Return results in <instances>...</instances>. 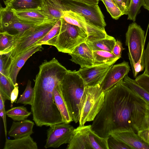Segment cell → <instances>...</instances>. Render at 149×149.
Listing matches in <instances>:
<instances>
[{"label": "cell", "instance_id": "cell-4", "mask_svg": "<svg viewBox=\"0 0 149 149\" xmlns=\"http://www.w3.org/2000/svg\"><path fill=\"white\" fill-rule=\"evenodd\" d=\"M125 45L133 74L136 76L144 68L143 61L145 31L135 22L130 24L125 34Z\"/></svg>", "mask_w": 149, "mask_h": 149}, {"label": "cell", "instance_id": "cell-31", "mask_svg": "<svg viewBox=\"0 0 149 149\" xmlns=\"http://www.w3.org/2000/svg\"><path fill=\"white\" fill-rule=\"evenodd\" d=\"M88 136L90 143L92 149H109L108 144V137L100 136L91 128Z\"/></svg>", "mask_w": 149, "mask_h": 149}, {"label": "cell", "instance_id": "cell-26", "mask_svg": "<svg viewBox=\"0 0 149 149\" xmlns=\"http://www.w3.org/2000/svg\"><path fill=\"white\" fill-rule=\"evenodd\" d=\"M61 25L60 19L46 35L34 44V46L47 45L54 46L56 38L60 32Z\"/></svg>", "mask_w": 149, "mask_h": 149}, {"label": "cell", "instance_id": "cell-16", "mask_svg": "<svg viewBox=\"0 0 149 149\" xmlns=\"http://www.w3.org/2000/svg\"><path fill=\"white\" fill-rule=\"evenodd\" d=\"M91 125L79 126L75 129L73 137L67 149H92L88 133Z\"/></svg>", "mask_w": 149, "mask_h": 149}, {"label": "cell", "instance_id": "cell-9", "mask_svg": "<svg viewBox=\"0 0 149 149\" xmlns=\"http://www.w3.org/2000/svg\"><path fill=\"white\" fill-rule=\"evenodd\" d=\"M47 130V139L44 148H56L68 144L73 135L75 128L69 123H63L49 126Z\"/></svg>", "mask_w": 149, "mask_h": 149}, {"label": "cell", "instance_id": "cell-35", "mask_svg": "<svg viewBox=\"0 0 149 149\" xmlns=\"http://www.w3.org/2000/svg\"><path fill=\"white\" fill-rule=\"evenodd\" d=\"M104 4L107 11L112 17L115 19H118L123 13L113 2V0H100Z\"/></svg>", "mask_w": 149, "mask_h": 149}, {"label": "cell", "instance_id": "cell-12", "mask_svg": "<svg viewBox=\"0 0 149 149\" xmlns=\"http://www.w3.org/2000/svg\"><path fill=\"white\" fill-rule=\"evenodd\" d=\"M61 18L67 22L83 29L86 33L88 38L95 37L101 31V29L92 25L82 15L71 10L63 11Z\"/></svg>", "mask_w": 149, "mask_h": 149}, {"label": "cell", "instance_id": "cell-17", "mask_svg": "<svg viewBox=\"0 0 149 149\" xmlns=\"http://www.w3.org/2000/svg\"><path fill=\"white\" fill-rule=\"evenodd\" d=\"M11 10L18 18L26 22L38 25L47 21H52L41 10L40 8L19 11Z\"/></svg>", "mask_w": 149, "mask_h": 149}, {"label": "cell", "instance_id": "cell-41", "mask_svg": "<svg viewBox=\"0 0 149 149\" xmlns=\"http://www.w3.org/2000/svg\"><path fill=\"white\" fill-rule=\"evenodd\" d=\"M143 61L145 71L143 73L149 76V41L144 51Z\"/></svg>", "mask_w": 149, "mask_h": 149}, {"label": "cell", "instance_id": "cell-5", "mask_svg": "<svg viewBox=\"0 0 149 149\" xmlns=\"http://www.w3.org/2000/svg\"><path fill=\"white\" fill-rule=\"evenodd\" d=\"M63 11L71 10L80 14L93 25L105 31L106 24L98 4L90 5L71 0H49Z\"/></svg>", "mask_w": 149, "mask_h": 149}, {"label": "cell", "instance_id": "cell-48", "mask_svg": "<svg viewBox=\"0 0 149 149\" xmlns=\"http://www.w3.org/2000/svg\"><path fill=\"white\" fill-rule=\"evenodd\" d=\"M124 1V3H125V5L126 6L127 9V10H128V7L129 6L130 0H123Z\"/></svg>", "mask_w": 149, "mask_h": 149}, {"label": "cell", "instance_id": "cell-47", "mask_svg": "<svg viewBox=\"0 0 149 149\" xmlns=\"http://www.w3.org/2000/svg\"><path fill=\"white\" fill-rule=\"evenodd\" d=\"M144 4L143 7L144 8L149 11V0H143Z\"/></svg>", "mask_w": 149, "mask_h": 149}, {"label": "cell", "instance_id": "cell-44", "mask_svg": "<svg viewBox=\"0 0 149 149\" xmlns=\"http://www.w3.org/2000/svg\"><path fill=\"white\" fill-rule=\"evenodd\" d=\"M19 94V87L18 85L16 86L12 91L10 95L11 104L16 103L17 99Z\"/></svg>", "mask_w": 149, "mask_h": 149}, {"label": "cell", "instance_id": "cell-43", "mask_svg": "<svg viewBox=\"0 0 149 149\" xmlns=\"http://www.w3.org/2000/svg\"><path fill=\"white\" fill-rule=\"evenodd\" d=\"M124 15H127V10L123 0H113Z\"/></svg>", "mask_w": 149, "mask_h": 149}, {"label": "cell", "instance_id": "cell-30", "mask_svg": "<svg viewBox=\"0 0 149 149\" xmlns=\"http://www.w3.org/2000/svg\"><path fill=\"white\" fill-rule=\"evenodd\" d=\"M5 113L14 121H19L26 119L32 113L29 111L24 106H20L12 107L6 111Z\"/></svg>", "mask_w": 149, "mask_h": 149}, {"label": "cell", "instance_id": "cell-45", "mask_svg": "<svg viewBox=\"0 0 149 149\" xmlns=\"http://www.w3.org/2000/svg\"><path fill=\"white\" fill-rule=\"evenodd\" d=\"M137 133L146 142L149 144V129L139 131Z\"/></svg>", "mask_w": 149, "mask_h": 149}, {"label": "cell", "instance_id": "cell-24", "mask_svg": "<svg viewBox=\"0 0 149 149\" xmlns=\"http://www.w3.org/2000/svg\"><path fill=\"white\" fill-rule=\"evenodd\" d=\"M116 41L113 37L109 36L107 38L96 41H86V42L93 51H104L112 53Z\"/></svg>", "mask_w": 149, "mask_h": 149}, {"label": "cell", "instance_id": "cell-21", "mask_svg": "<svg viewBox=\"0 0 149 149\" xmlns=\"http://www.w3.org/2000/svg\"><path fill=\"white\" fill-rule=\"evenodd\" d=\"M37 143L30 135L10 140L6 138L3 149H37Z\"/></svg>", "mask_w": 149, "mask_h": 149}, {"label": "cell", "instance_id": "cell-11", "mask_svg": "<svg viewBox=\"0 0 149 149\" xmlns=\"http://www.w3.org/2000/svg\"><path fill=\"white\" fill-rule=\"evenodd\" d=\"M130 70L128 62L125 61L113 65L107 72L101 84L102 90L105 92L123 79Z\"/></svg>", "mask_w": 149, "mask_h": 149}, {"label": "cell", "instance_id": "cell-7", "mask_svg": "<svg viewBox=\"0 0 149 149\" xmlns=\"http://www.w3.org/2000/svg\"><path fill=\"white\" fill-rule=\"evenodd\" d=\"M85 98L81 113L79 126L87 122L93 121L100 111L104 104L105 93L100 84L86 86Z\"/></svg>", "mask_w": 149, "mask_h": 149}, {"label": "cell", "instance_id": "cell-22", "mask_svg": "<svg viewBox=\"0 0 149 149\" xmlns=\"http://www.w3.org/2000/svg\"><path fill=\"white\" fill-rule=\"evenodd\" d=\"M37 25H38L24 22L19 19L16 16L13 20L0 29V32L6 31L10 34L18 36L25 31Z\"/></svg>", "mask_w": 149, "mask_h": 149}, {"label": "cell", "instance_id": "cell-15", "mask_svg": "<svg viewBox=\"0 0 149 149\" xmlns=\"http://www.w3.org/2000/svg\"><path fill=\"white\" fill-rule=\"evenodd\" d=\"M69 54L72 57L70 60L79 65L81 68L93 64V52L86 41L81 43L76 47L72 52Z\"/></svg>", "mask_w": 149, "mask_h": 149}, {"label": "cell", "instance_id": "cell-27", "mask_svg": "<svg viewBox=\"0 0 149 149\" xmlns=\"http://www.w3.org/2000/svg\"><path fill=\"white\" fill-rule=\"evenodd\" d=\"M94 65L115 63L119 58L113 53L104 51H93Z\"/></svg>", "mask_w": 149, "mask_h": 149}, {"label": "cell", "instance_id": "cell-39", "mask_svg": "<svg viewBox=\"0 0 149 149\" xmlns=\"http://www.w3.org/2000/svg\"><path fill=\"white\" fill-rule=\"evenodd\" d=\"M147 129H149V104L147 103L145 115L139 128L138 132Z\"/></svg>", "mask_w": 149, "mask_h": 149}, {"label": "cell", "instance_id": "cell-25", "mask_svg": "<svg viewBox=\"0 0 149 149\" xmlns=\"http://www.w3.org/2000/svg\"><path fill=\"white\" fill-rule=\"evenodd\" d=\"M40 9L52 21H57L63 15V11L49 0H45Z\"/></svg>", "mask_w": 149, "mask_h": 149}, {"label": "cell", "instance_id": "cell-3", "mask_svg": "<svg viewBox=\"0 0 149 149\" xmlns=\"http://www.w3.org/2000/svg\"><path fill=\"white\" fill-rule=\"evenodd\" d=\"M63 94L73 121L79 122L85 98L84 82L78 71L68 70L61 82Z\"/></svg>", "mask_w": 149, "mask_h": 149}, {"label": "cell", "instance_id": "cell-46", "mask_svg": "<svg viewBox=\"0 0 149 149\" xmlns=\"http://www.w3.org/2000/svg\"><path fill=\"white\" fill-rule=\"evenodd\" d=\"M81 2L90 5L98 4L100 0H71Z\"/></svg>", "mask_w": 149, "mask_h": 149}, {"label": "cell", "instance_id": "cell-10", "mask_svg": "<svg viewBox=\"0 0 149 149\" xmlns=\"http://www.w3.org/2000/svg\"><path fill=\"white\" fill-rule=\"evenodd\" d=\"M114 63L93 65L80 68L78 71L86 86L101 85L107 72Z\"/></svg>", "mask_w": 149, "mask_h": 149}, {"label": "cell", "instance_id": "cell-33", "mask_svg": "<svg viewBox=\"0 0 149 149\" xmlns=\"http://www.w3.org/2000/svg\"><path fill=\"white\" fill-rule=\"evenodd\" d=\"M143 4V0H130L127 10V19L135 21L140 8Z\"/></svg>", "mask_w": 149, "mask_h": 149}, {"label": "cell", "instance_id": "cell-14", "mask_svg": "<svg viewBox=\"0 0 149 149\" xmlns=\"http://www.w3.org/2000/svg\"><path fill=\"white\" fill-rule=\"evenodd\" d=\"M110 136L125 143L132 149H149V144L134 131H113Z\"/></svg>", "mask_w": 149, "mask_h": 149}, {"label": "cell", "instance_id": "cell-23", "mask_svg": "<svg viewBox=\"0 0 149 149\" xmlns=\"http://www.w3.org/2000/svg\"><path fill=\"white\" fill-rule=\"evenodd\" d=\"M16 40L15 35L6 31L0 32V55L11 52L16 46Z\"/></svg>", "mask_w": 149, "mask_h": 149}, {"label": "cell", "instance_id": "cell-20", "mask_svg": "<svg viewBox=\"0 0 149 149\" xmlns=\"http://www.w3.org/2000/svg\"><path fill=\"white\" fill-rule=\"evenodd\" d=\"M53 93L54 102L62 116L63 122L69 123L73 120L63 94L61 83L55 87Z\"/></svg>", "mask_w": 149, "mask_h": 149}, {"label": "cell", "instance_id": "cell-2", "mask_svg": "<svg viewBox=\"0 0 149 149\" xmlns=\"http://www.w3.org/2000/svg\"><path fill=\"white\" fill-rule=\"evenodd\" d=\"M66 73L63 65L54 61H45L39 66L34 80V96L31 105L33 120L37 126H49L63 123L54 102L53 91Z\"/></svg>", "mask_w": 149, "mask_h": 149}, {"label": "cell", "instance_id": "cell-34", "mask_svg": "<svg viewBox=\"0 0 149 149\" xmlns=\"http://www.w3.org/2000/svg\"><path fill=\"white\" fill-rule=\"evenodd\" d=\"M0 29L13 20L16 17L13 11L6 7H0Z\"/></svg>", "mask_w": 149, "mask_h": 149}, {"label": "cell", "instance_id": "cell-29", "mask_svg": "<svg viewBox=\"0 0 149 149\" xmlns=\"http://www.w3.org/2000/svg\"><path fill=\"white\" fill-rule=\"evenodd\" d=\"M126 84L139 97L146 103L149 104V93L139 86L135 79L126 75L123 79Z\"/></svg>", "mask_w": 149, "mask_h": 149}, {"label": "cell", "instance_id": "cell-6", "mask_svg": "<svg viewBox=\"0 0 149 149\" xmlns=\"http://www.w3.org/2000/svg\"><path fill=\"white\" fill-rule=\"evenodd\" d=\"M60 19V32L54 46L58 52L69 54L76 47L87 40V35L79 27L67 22L62 18Z\"/></svg>", "mask_w": 149, "mask_h": 149}, {"label": "cell", "instance_id": "cell-37", "mask_svg": "<svg viewBox=\"0 0 149 149\" xmlns=\"http://www.w3.org/2000/svg\"><path fill=\"white\" fill-rule=\"evenodd\" d=\"M0 55V73L7 76V71L12 58L10 56V53Z\"/></svg>", "mask_w": 149, "mask_h": 149}, {"label": "cell", "instance_id": "cell-42", "mask_svg": "<svg viewBox=\"0 0 149 149\" xmlns=\"http://www.w3.org/2000/svg\"><path fill=\"white\" fill-rule=\"evenodd\" d=\"M123 47L122 44L119 40H116L113 48L112 53L116 56L119 58L121 57L122 51L125 49Z\"/></svg>", "mask_w": 149, "mask_h": 149}, {"label": "cell", "instance_id": "cell-36", "mask_svg": "<svg viewBox=\"0 0 149 149\" xmlns=\"http://www.w3.org/2000/svg\"><path fill=\"white\" fill-rule=\"evenodd\" d=\"M108 144L109 149H132L125 143L111 136L109 137Z\"/></svg>", "mask_w": 149, "mask_h": 149}, {"label": "cell", "instance_id": "cell-38", "mask_svg": "<svg viewBox=\"0 0 149 149\" xmlns=\"http://www.w3.org/2000/svg\"><path fill=\"white\" fill-rule=\"evenodd\" d=\"M135 80L139 86L149 93V76L143 73L137 77Z\"/></svg>", "mask_w": 149, "mask_h": 149}, {"label": "cell", "instance_id": "cell-40", "mask_svg": "<svg viewBox=\"0 0 149 149\" xmlns=\"http://www.w3.org/2000/svg\"><path fill=\"white\" fill-rule=\"evenodd\" d=\"M5 101L4 100L1 96L0 95V115L3 121L5 135L6 138L7 132L6 130V111L5 109L4 104Z\"/></svg>", "mask_w": 149, "mask_h": 149}, {"label": "cell", "instance_id": "cell-32", "mask_svg": "<svg viewBox=\"0 0 149 149\" xmlns=\"http://www.w3.org/2000/svg\"><path fill=\"white\" fill-rule=\"evenodd\" d=\"M34 96V89L31 87V81L29 80L24 92L17 100L16 103H20L24 105L29 104L31 105L33 102Z\"/></svg>", "mask_w": 149, "mask_h": 149}, {"label": "cell", "instance_id": "cell-18", "mask_svg": "<svg viewBox=\"0 0 149 149\" xmlns=\"http://www.w3.org/2000/svg\"><path fill=\"white\" fill-rule=\"evenodd\" d=\"M34 122L28 119L19 121H14L8 132V135L15 139L31 135L33 133Z\"/></svg>", "mask_w": 149, "mask_h": 149}, {"label": "cell", "instance_id": "cell-1", "mask_svg": "<svg viewBox=\"0 0 149 149\" xmlns=\"http://www.w3.org/2000/svg\"><path fill=\"white\" fill-rule=\"evenodd\" d=\"M100 111L93 121L92 130L100 137L110 136L113 131L136 132L145 109V101L126 84L123 79L104 92Z\"/></svg>", "mask_w": 149, "mask_h": 149}, {"label": "cell", "instance_id": "cell-19", "mask_svg": "<svg viewBox=\"0 0 149 149\" xmlns=\"http://www.w3.org/2000/svg\"><path fill=\"white\" fill-rule=\"evenodd\" d=\"M45 0H3L6 7L17 11L40 8Z\"/></svg>", "mask_w": 149, "mask_h": 149}, {"label": "cell", "instance_id": "cell-28", "mask_svg": "<svg viewBox=\"0 0 149 149\" xmlns=\"http://www.w3.org/2000/svg\"><path fill=\"white\" fill-rule=\"evenodd\" d=\"M15 86L9 77L0 73V95L5 101L10 100L11 93Z\"/></svg>", "mask_w": 149, "mask_h": 149}, {"label": "cell", "instance_id": "cell-8", "mask_svg": "<svg viewBox=\"0 0 149 149\" xmlns=\"http://www.w3.org/2000/svg\"><path fill=\"white\" fill-rule=\"evenodd\" d=\"M57 22H46L25 31L18 36H16V46L10 53L12 58L16 57L28 48L34 46V44L46 35Z\"/></svg>", "mask_w": 149, "mask_h": 149}, {"label": "cell", "instance_id": "cell-13", "mask_svg": "<svg viewBox=\"0 0 149 149\" xmlns=\"http://www.w3.org/2000/svg\"><path fill=\"white\" fill-rule=\"evenodd\" d=\"M42 45L34 46L28 48L24 53L12 58L7 71V76L12 81L16 86L17 75L27 60L36 52L42 50Z\"/></svg>", "mask_w": 149, "mask_h": 149}]
</instances>
